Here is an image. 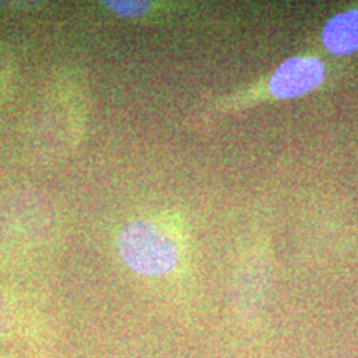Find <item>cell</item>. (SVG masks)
<instances>
[{
  "label": "cell",
  "instance_id": "1",
  "mask_svg": "<svg viewBox=\"0 0 358 358\" xmlns=\"http://www.w3.org/2000/svg\"><path fill=\"white\" fill-rule=\"evenodd\" d=\"M118 254L127 267L146 277L168 275L179 262L176 241L150 219H134L120 231Z\"/></svg>",
  "mask_w": 358,
  "mask_h": 358
},
{
  "label": "cell",
  "instance_id": "2",
  "mask_svg": "<svg viewBox=\"0 0 358 358\" xmlns=\"http://www.w3.org/2000/svg\"><path fill=\"white\" fill-rule=\"evenodd\" d=\"M324 80L325 65L320 58L292 57L274 71L267 90L277 100H292L317 90Z\"/></svg>",
  "mask_w": 358,
  "mask_h": 358
},
{
  "label": "cell",
  "instance_id": "3",
  "mask_svg": "<svg viewBox=\"0 0 358 358\" xmlns=\"http://www.w3.org/2000/svg\"><path fill=\"white\" fill-rule=\"evenodd\" d=\"M322 43L335 55L358 52V8L340 12L327 22L322 30Z\"/></svg>",
  "mask_w": 358,
  "mask_h": 358
},
{
  "label": "cell",
  "instance_id": "4",
  "mask_svg": "<svg viewBox=\"0 0 358 358\" xmlns=\"http://www.w3.org/2000/svg\"><path fill=\"white\" fill-rule=\"evenodd\" d=\"M105 7L110 8L111 12L118 13V15L127 17V19H138V17H143L145 13H148L151 3L150 2H123V0L111 2V0H106Z\"/></svg>",
  "mask_w": 358,
  "mask_h": 358
},
{
  "label": "cell",
  "instance_id": "5",
  "mask_svg": "<svg viewBox=\"0 0 358 358\" xmlns=\"http://www.w3.org/2000/svg\"><path fill=\"white\" fill-rule=\"evenodd\" d=\"M13 324H15V319H13L12 303L7 299V295L0 290V338L12 334Z\"/></svg>",
  "mask_w": 358,
  "mask_h": 358
}]
</instances>
